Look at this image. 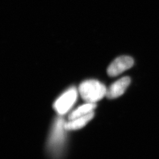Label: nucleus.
<instances>
[{
  "label": "nucleus",
  "mask_w": 159,
  "mask_h": 159,
  "mask_svg": "<svg viewBox=\"0 0 159 159\" xmlns=\"http://www.w3.org/2000/svg\"><path fill=\"white\" fill-rule=\"evenodd\" d=\"M66 121L58 117L53 123L46 143V153L50 159H63L66 156L68 137L66 128Z\"/></svg>",
  "instance_id": "obj_1"
},
{
  "label": "nucleus",
  "mask_w": 159,
  "mask_h": 159,
  "mask_svg": "<svg viewBox=\"0 0 159 159\" xmlns=\"http://www.w3.org/2000/svg\"><path fill=\"white\" fill-rule=\"evenodd\" d=\"M107 89L106 86L96 80H88L79 86L80 96L86 102L96 103L106 96Z\"/></svg>",
  "instance_id": "obj_2"
},
{
  "label": "nucleus",
  "mask_w": 159,
  "mask_h": 159,
  "mask_svg": "<svg viewBox=\"0 0 159 159\" xmlns=\"http://www.w3.org/2000/svg\"><path fill=\"white\" fill-rule=\"evenodd\" d=\"M77 95V90L75 87L70 88L56 100L53 108L59 115L67 113L76 102Z\"/></svg>",
  "instance_id": "obj_3"
},
{
  "label": "nucleus",
  "mask_w": 159,
  "mask_h": 159,
  "mask_svg": "<svg viewBox=\"0 0 159 159\" xmlns=\"http://www.w3.org/2000/svg\"><path fill=\"white\" fill-rule=\"evenodd\" d=\"M133 65L134 60L132 57L127 56L117 57L108 66L107 74L110 77H116L131 68Z\"/></svg>",
  "instance_id": "obj_4"
},
{
  "label": "nucleus",
  "mask_w": 159,
  "mask_h": 159,
  "mask_svg": "<svg viewBox=\"0 0 159 159\" xmlns=\"http://www.w3.org/2000/svg\"><path fill=\"white\" fill-rule=\"evenodd\" d=\"M130 83L129 77H125L116 81L107 89L106 97L110 99H113L121 96L125 93Z\"/></svg>",
  "instance_id": "obj_5"
},
{
  "label": "nucleus",
  "mask_w": 159,
  "mask_h": 159,
  "mask_svg": "<svg viewBox=\"0 0 159 159\" xmlns=\"http://www.w3.org/2000/svg\"><path fill=\"white\" fill-rule=\"evenodd\" d=\"M94 116V111L82 117L75 118L74 119L69 120L66 123V128L67 130L75 131L83 128L87 125Z\"/></svg>",
  "instance_id": "obj_6"
},
{
  "label": "nucleus",
  "mask_w": 159,
  "mask_h": 159,
  "mask_svg": "<svg viewBox=\"0 0 159 159\" xmlns=\"http://www.w3.org/2000/svg\"><path fill=\"white\" fill-rule=\"evenodd\" d=\"M96 107V103L86 102L72 111L68 116V119L72 120L82 117L94 111Z\"/></svg>",
  "instance_id": "obj_7"
}]
</instances>
